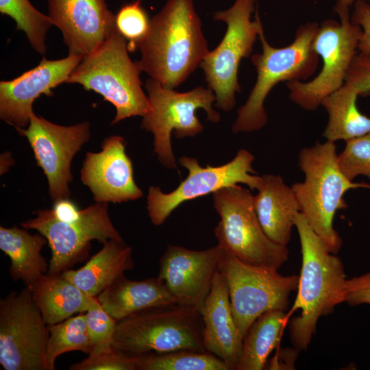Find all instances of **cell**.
Wrapping results in <instances>:
<instances>
[{
  "instance_id": "obj_26",
  "label": "cell",
  "mask_w": 370,
  "mask_h": 370,
  "mask_svg": "<svg viewBox=\"0 0 370 370\" xmlns=\"http://www.w3.org/2000/svg\"><path fill=\"white\" fill-rule=\"evenodd\" d=\"M358 95L352 85L345 82L322 101L321 106L328 114V121L323 133L328 141H346L370 134V117L358 109Z\"/></svg>"
},
{
  "instance_id": "obj_33",
  "label": "cell",
  "mask_w": 370,
  "mask_h": 370,
  "mask_svg": "<svg viewBox=\"0 0 370 370\" xmlns=\"http://www.w3.org/2000/svg\"><path fill=\"white\" fill-rule=\"evenodd\" d=\"M337 162L349 180L353 181L360 175L370 179V134L346 140Z\"/></svg>"
},
{
  "instance_id": "obj_35",
  "label": "cell",
  "mask_w": 370,
  "mask_h": 370,
  "mask_svg": "<svg viewBox=\"0 0 370 370\" xmlns=\"http://www.w3.org/2000/svg\"><path fill=\"white\" fill-rule=\"evenodd\" d=\"M345 82L352 85L359 95L370 91V54L358 53L355 56Z\"/></svg>"
},
{
  "instance_id": "obj_27",
  "label": "cell",
  "mask_w": 370,
  "mask_h": 370,
  "mask_svg": "<svg viewBox=\"0 0 370 370\" xmlns=\"http://www.w3.org/2000/svg\"><path fill=\"white\" fill-rule=\"evenodd\" d=\"M288 314L285 311H268L250 325L243 339L240 358L234 370H262L280 341Z\"/></svg>"
},
{
  "instance_id": "obj_7",
  "label": "cell",
  "mask_w": 370,
  "mask_h": 370,
  "mask_svg": "<svg viewBox=\"0 0 370 370\" xmlns=\"http://www.w3.org/2000/svg\"><path fill=\"white\" fill-rule=\"evenodd\" d=\"M213 206L220 216L214 234L225 250L252 264L278 269L288 259L285 245L271 241L264 232L254 208V196L235 184L213 193Z\"/></svg>"
},
{
  "instance_id": "obj_14",
  "label": "cell",
  "mask_w": 370,
  "mask_h": 370,
  "mask_svg": "<svg viewBox=\"0 0 370 370\" xmlns=\"http://www.w3.org/2000/svg\"><path fill=\"white\" fill-rule=\"evenodd\" d=\"M254 156L249 151L240 149L229 162L212 166L199 165L195 158L182 156L180 164L188 173L186 178L172 192L163 193L159 186L149 188L147 209L151 223L161 225L172 212L182 203L238 184H246L251 190L258 189L261 176L252 167Z\"/></svg>"
},
{
  "instance_id": "obj_19",
  "label": "cell",
  "mask_w": 370,
  "mask_h": 370,
  "mask_svg": "<svg viewBox=\"0 0 370 370\" xmlns=\"http://www.w3.org/2000/svg\"><path fill=\"white\" fill-rule=\"evenodd\" d=\"M49 16L62 32L69 55L84 57L116 29L105 0H49Z\"/></svg>"
},
{
  "instance_id": "obj_29",
  "label": "cell",
  "mask_w": 370,
  "mask_h": 370,
  "mask_svg": "<svg viewBox=\"0 0 370 370\" xmlns=\"http://www.w3.org/2000/svg\"><path fill=\"white\" fill-rule=\"evenodd\" d=\"M136 356L137 370H229L221 359L208 352L177 350Z\"/></svg>"
},
{
  "instance_id": "obj_11",
  "label": "cell",
  "mask_w": 370,
  "mask_h": 370,
  "mask_svg": "<svg viewBox=\"0 0 370 370\" xmlns=\"http://www.w3.org/2000/svg\"><path fill=\"white\" fill-rule=\"evenodd\" d=\"M278 269L245 262L225 251L219 271L225 278L239 336L263 313L286 311L290 294L297 289L299 275H282Z\"/></svg>"
},
{
  "instance_id": "obj_39",
  "label": "cell",
  "mask_w": 370,
  "mask_h": 370,
  "mask_svg": "<svg viewBox=\"0 0 370 370\" xmlns=\"http://www.w3.org/2000/svg\"><path fill=\"white\" fill-rule=\"evenodd\" d=\"M299 351L294 349H281L269 362V369H282L283 361H286L290 369H294V362Z\"/></svg>"
},
{
  "instance_id": "obj_40",
  "label": "cell",
  "mask_w": 370,
  "mask_h": 370,
  "mask_svg": "<svg viewBox=\"0 0 370 370\" xmlns=\"http://www.w3.org/2000/svg\"><path fill=\"white\" fill-rule=\"evenodd\" d=\"M0 162V173L1 175H3L8 171L10 166H12L14 163V160L11 153L8 151L1 153Z\"/></svg>"
},
{
  "instance_id": "obj_36",
  "label": "cell",
  "mask_w": 370,
  "mask_h": 370,
  "mask_svg": "<svg viewBox=\"0 0 370 370\" xmlns=\"http://www.w3.org/2000/svg\"><path fill=\"white\" fill-rule=\"evenodd\" d=\"M345 302L349 306H370V271L347 279L345 285Z\"/></svg>"
},
{
  "instance_id": "obj_38",
  "label": "cell",
  "mask_w": 370,
  "mask_h": 370,
  "mask_svg": "<svg viewBox=\"0 0 370 370\" xmlns=\"http://www.w3.org/2000/svg\"><path fill=\"white\" fill-rule=\"evenodd\" d=\"M52 211L54 216L64 222H72L77 220L80 214L77 205L70 198L62 199L53 202Z\"/></svg>"
},
{
  "instance_id": "obj_9",
  "label": "cell",
  "mask_w": 370,
  "mask_h": 370,
  "mask_svg": "<svg viewBox=\"0 0 370 370\" xmlns=\"http://www.w3.org/2000/svg\"><path fill=\"white\" fill-rule=\"evenodd\" d=\"M213 18L224 21L227 29L221 42L207 53L199 67L208 87L215 95V107L228 112L236 105V92H241L239 64L252 53L262 25L256 10V0H235L228 9L215 12Z\"/></svg>"
},
{
  "instance_id": "obj_28",
  "label": "cell",
  "mask_w": 370,
  "mask_h": 370,
  "mask_svg": "<svg viewBox=\"0 0 370 370\" xmlns=\"http://www.w3.org/2000/svg\"><path fill=\"white\" fill-rule=\"evenodd\" d=\"M48 328L47 370H54L56 358L66 352L80 351L87 354L92 352L93 346L87 330L85 314L72 316L63 321L48 325Z\"/></svg>"
},
{
  "instance_id": "obj_10",
  "label": "cell",
  "mask_w": 370,
  "mask_h": 370,
  "mask_svg": "<svg viewBox=\"0 0 370 370\" xmlns=\"http://www.w3.org/2000/svg\"><path fill=\"white\" fill-rule=\"evenodd\" d=\"M334 10L341 22L325 20L319 25L313 42L314 51L323 60L320 72L307 82H286L290 99L306 110H315L325 98L343 86L358 51L362 29L352 22L349 7L336 3Z\"/></svg>"
},
{
  "instance_id": "obj_24",
  "label": "cell",
  "mask_w": 370,
  "mask_h": 370,
  "mask_svg": "<svg viewBox=\"0 0 370 370\" xmlns=\"http://www.w3.org/2000/svg\"><path fill=\"white\" fill-rule=\"evenodd\" d=\"M47 238L40 233L31 234L16 226H0V249L11 261L9 273L14 281L21 280L30 288L47 273L48 264L41 255Z\"/></svg>"
},
{
  "instance_id": "obj_32",
  "label": "cell",
  "mask_w": 370,
  "mask_h": 370,
  "mask_svg": "<svg viewBox=\"0 0 370 370\" xmlns=\"http://www.w3.org/2000/svg\"><path fill=\"white\" fill-rule=\"evenodd\" d=\"M88 300L85 321L93 346L92 353L110 349L112 347L118 321L105 310L97 297L88 295Z\"/></svg>"
},
{
  "instance_id": "obj_2",
  "label": "cell",
  "mask_w": 370,
  "mask_h": 370,
  "mask_svg": "<svg viewBox=\"0 0 370 370\" xmlns=\"http://www.w3.org/2000/svg\"><path fill=\"white\" fill-rule=\"evenodd\" d=\"M295 226L300 240L302 264L297 297L290 312L300 309L301 313L290 322L289 334L293 347L301 351L307 349L319 319L345 302L347 279L341 258L328 251L301 212L296 216Z\"/></svg>"
},
{
  "instance_id": "obj_30",
  "label": "cell",
  "mask_w": 370,
  "mask_h": 370,
  "mask_svg": "<svg viewBox=\"0 0 370 370\" xmlns=\"http://www.w3.org/2000/svg\"><path fill=\"white\" fill-rule=\"evenodd\" d=\"M0 12L16 22L17 29L25 34L37 53L47 52V33L53 25L49 16L40 12L29 0H0Z\"/></svg>"
},
{
  "instance_id": "obj_31",
  "label": "cell",
  "mask_w": 370,
  "mask_h": 370,
  "mask_svg": "<svg viewBox=\"0 0 370 370\" xmlns=\"http://www.w3.org/2000/svg\"><path fill=\"white\" fill-rule=\"evenodd\" d=\"M115 21L118 32L127 41L128 51H135L150 25V19L141 5V0L123 5L116 14Z\"/></svg>"
},
{
  "instance_id": "obj_5",
  "label": "cell",
  "mask_w": 370,
  "mask_h": 370,
  "mask_svg": "<svg viewBox=\"0 0 370 370\" xmlns=\"http://www.w3.org/2000/svg\"><path fill=\"white\" fill-rule=\"evenodd\" d=\"M126 40L117 29L96 50L84 56L65 83L79 84L93 90L116 108L114 125L127 118L144 116L150 110L142 89L137 61L128 56Z\"/></svg>"
},
{
  "instance_id": "obj_25",
  "label": "cell",
  "mask_w": 370,
  "mask_h": 370,
  "mask_svg": "<svg viewBox=\"0 0 370 370\" xmlns=\"http://www.w3.org/2000/svg\"><path fill=\"white\" fill-rule=\"evenodd\" d=\"M29 289L48 325L86 312L89 307L88 295L62 274L47 273Z\"/></svg>"
},
{
  "instance_id": "obj_41",
  "label": "cell",
  "mask_w": 370,
  "mask_h": 370,
  "mask_svg": "<svg viewBox=\"0 0 370 370\" xmlns=\"http://www.w3.org/2000/svg\"><path fill=\"white\" fill-rule=\"evenodd\" d=\"M336 3H340V4L345 5L349 7L353 3H354V2L356 1V0H336Z\"/></svg>"
},
{
  "instance_id": "obj_22",
  "label": "cell",
  "mask_w": 370,
  "mask_h": 370,
  "mask_svg": "<svg viewBox=\"0 0 370 370\" xmlns=\"http://www.w3.org/2000/svg\"><path fill=\"white\" fill-rule=\"evenodd\" d=\"M97 297L105 310L117 321L143 310L177 304L158 277L132 280L123 275Z\"/></svg>"
},
{
  "instance_id": "obj_17",
  "label": "cell",
  "mask_w": 370,
  "mask_h": 370,
  "mask_svg": "<svg viewBox=\"0 0 370 370\" xmlns=\"http://www.w3.org/2000/svg\"><path fill=\"white\" fill-rule=\"evenodd\" d=\"M84 57L69 55L49 60L45 57L34 68L12 80L0 82V117L16 128L28 126L36 99L44 94L53 95L51 89L66 82Z\"/></svg>"
},
{
  "instance_id": "obj_20",
  "label": "cell",
  "mask_w": 370,
  "mask_h": 370,
  "mask_svg": "<svg viewBox=\"0 0 370 370\" xmlns=\"http://www.w3.org/2000/svg\"><path fill=\"white\" fill-rule=\"evenodd\" d=\"M200 314L206 352L221 359L229 370H234L241 354L243 338L232 314L227 282L219 271L214 276Z\"/></svg>"
},
{
  "instance_id": "obj_13",
  "label": "cell",
  "mask_w": 370,
  "mask_h": 370,
  "mask_svg": "<svg viewBox=\"0 0 370 370\" xmlns=\"http://www.w3.org/2000/svg\"><path fill=\"white\" fill-rule=\"evenodd\" d=\"M48 325L25 286L0 300V364L5 370H47Z\"/></svg>"
},
{
  "instance_id": "obj_1",
  "label": "cell",
  "mask_w": 370,
  "mask_h": 370,
  "mask_svg": "<svg viewBox=\"0 0 370 370\" xmlns=\"http://www.w3.org/2000/svg\"><path fill=\"white\" fill-rule=\"evenodd\" d=\"M138 49L141 71L165 88L183 83L209 51L193 0H168Z\"/></svg>"
},
{
  "instance_id": "obj_4",
  "label": "cell",
  "mask_w": 370,
  "mask_h": 370,
  "mask_svg": "<svg viewBox=\"0 0 370 370\" xmlns=\"http://www.w3.org/2000/svg\"><path fill=\"white\" fill-rule=\"evenodd\" d=\"M319 26L317 23L300 25L293 41L280 48L267 42L263 27H260L258 37L262 53L251 57L257 71V79L245 103L238 110L232 127L234 133L257 131L267 123L264 102L278 83L305 80L314 73L319 56L313 48V42Z\"/></svg>"
},
{
  "instance_id": "obj_8",
  "label": "cell",
  "mask_w": 370,
  "mask_h": 370,
  "mask_svg": "<svg viewBox=\"0 0 370 370\" xmlns=\"http://www.w3.org/2000/svg\"><path fill=\"white\" fill-rule=\"evenodd\" d=\"M145 88L150 110L143 117L141 127L153 134V152L159 162L166 169H175L171 143L172 132L177 138L193 137L201 133L204 127L196 115L198 109L206 112L208 120L218 123L219 114L212 108L215 95L211 89L203 86L178 92L151 78L147 80Z\"/></svg>"
},
{
  "instance_id": "obj_15",
  "label": "cell",
  "mask_w": 370,
  "mask_h": 370,
  "mask_svg": "<svg viewBox=\"0 0 370 370\" xmlns=\"http://www.w3.org/2000/svg\"><path fill=\"white\" fill-rule=\"evenodd\" d=\"M33 150L37 165L45 175L53 202L70 197L73 177L71 164L75 155L90 137L88 121L70 126L51 123L33 112L27 128H16Z\"/></svg>"
},
{
  "instance_id": "obj_37",
  "label": "cell",
  "mask_w": 370,
  "mask_h": 370,
  "mask_svg": "<svg viewBox=\"0 0 370 370\" xmlns=\"http://www.w3.org/2000/svg\"><path fill=\"white\" fill-rule=\"evenodd\" d=\"M351 21L362 29L358 46L359 53L370 54V5L365 0H356Z\"/></svg>"
},
{
  "instance_id": "obj_23",
  "label": "cell",
  "mask_w": 370,
  "mask_h": 370,
  "mask_svg": "<svg viewBox=\"0 0 370 370\" xmlns=\"http://www.w3.org/2000/svg\"><path fill=\"white\" fill-rule=\"evenodd\" d=\"M103 245L83 267L61 273L89 296L97 297L134 266L132 249L123 241L109 240Z\"/></svg>"
},
{
  "instance_id": "obj_34",
  "label": "cell",
  "mask_w": 370,
  "mask_h": 370,
  "mask_svg": "<svg viewBox=\"0 0 370 370\" xmlns=\"http://www.w3.org/2000/svg\"><path fill=\"white\" fill-rule=\"evenodd\" d=\"M137 356L126 354L112 347L93 352L69 368L71 370H137Z\"/></svg>"
},
{
  "instance_id": "obj_3",
  "label": "cell",
  "mask_w": 370,
  "mask_h": 370,
  "mask_svg": "<svg viewBox=\"0 0 370 370\" xmlns=\"http://www.w3.org/2000/svg\"><path fill=\"white\" fill-rule=\"evenodd\" d=\"M337 156L336 145L328 140L302 149L299 166L304 173V181L291 186L300 212L334 254L343 243L333 227V220L337 210L347 207L345 193L352 188H370L369 184L349 180L338 166Z\"/></svg>"
},
{
  "instance_id": "obj_18",
  "label": "cell",
  "mask_w": 370,
  "mask_h": 370,
  "mask_svg": "<svg viewBox=\"0 0 370 370\" xmlns=\"http://www.w3.org/2000/svg\"><path fill=\"white\" fill-rule=\"evenodd\" d=\"M99 152L86 154L80 171L82 182L90 190L97 203H122L138 199L143 190L136 184L125 139L106 138Z\"/></svg>"
},
{
  "instance_id": "obj_6",
  "label": "cell",
  "mask_w": 370,
  "mask_h": 370,
  "mask_svg": "<svg viewBox=\"0 0 370 370\" xmlns=\"http://www.w3.org/2000/svg\"><path fill=\"white\" fill-rule=\"evenodd\" d=\"M200 317L196 310L177 304L135 312L118 321L112 347L131 356L205 352Z\"/></svg>"
},
{
  "instance_id": "obj_16",
  "label": "cell",
  "mask_w": 370,
  "mask_h": 370,
  "mask_svg": "<svg viewBox=\"0 0 370 370\" xmlns=\"http://www.w3.org/2000/svg\"><path fill=\"white\" fill-rule=\"evenodd\" d=\"M224 253L219 244L201 251L169 245L160 259L158 277L177 304L200 313Z\"/></svg>"
},
{
  "instance_id": "obj_12",
  "label": "cell",
  "mask_w": 370,
  "mask_h": 370,
  "mask_svg": "<svg viewBox=\"0 0 370 370\" xmlns=\"http://www.w3.org/2000/svg\"><path fill=\"white\" fill-rule=\"evenodd\" d=\"M34 214V218L21 225L36 230L47 238L51 251L47 274H61L83 260L92 240L102 244L109 240L123 241L110 220L108 203H96L81 210L79 217L72 222L58 219L52 209Z\"/></svg>"
},
{
  "instance_id": "obj_21",
  "label": "cell",
  "mask_w": 370,
  "mask_h": 370,
  "mask_svg": "<svg viewBox=\"0 0 370 370\" xmlns=\"http://www.w3.org/2000/svg\"><path fill=\"white\" fill-rule=\"evenodd\" d=\"M257 190L254 208L264 232L273 242L286 246L300 212L292 187L280 175L264 174Z\"/></svg>"
}]
</instances>
